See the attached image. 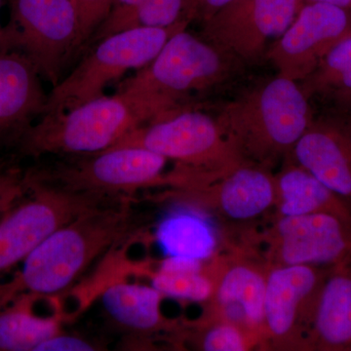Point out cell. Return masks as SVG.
I'll use <instances>...</instances> for the list:
<instances>
[{
  "label": "cell",
  "mask_w": 351,
  "mask_h": 351,
  "mask_svg": "<svg viewBox=\"0 0 351 351\" xmlns=\"http://www.w3.org/2000/svg\"><path fill=\"white\" fill-rule=\"evenodd\" d=\"M126 199L91 210L55 230L11 278L0 281V307L21 295L47 299L61 294L97 258L132 237L135 219Z\"/></svg>",
  "instance_id": "6da1fadb"
},
{
  "label": "cell",
  "mask_w": 351,
  "mask_h": 351,
  "mask_svg": "<svg viewBox=\"0 0 351 351\" xmlns=\"http://www.w3.org/2000/svg\"><path fill=\"white\" fill-rule=\"evenodd\" d=\"M309 101L299 83L277 75L245 90L215 117L245 162L274 171L313 122Z\"/></svg>",
  "instance_id": "7a4b0ae2"
},
{
  "label": "cell",
  "mask_w": 351,
  "mask_h": 351,
  "mask_svg": "<svg viewBox=\"0 0 351 351\" xmlns=\"http://www.w3.org/2000/svg\"><path fill=\"white\" fill-rule=\"evenodd\" d=\"M160 119L142 92L119 89L64 112L44 113L15 147L22 156H88L112 149L132 131Z\"/></svg>",
  "instance_id": "3957f363"
},
{
  "label": "cell",
  "mask_w": 351,
  "mask_h": 351,
  "mask_svg": "<svg viewBox=\"0 0 351 351\" xmlns=\"http://www.w3.org/2000/svg\"><path fill=\"white\" fill-rule=\"evenodd\" d=\"M243 64L218 47L184 29L176 32L158 55L119 89L142 92L160 110V119L202 101L239 77Z\"/></svg>",
  "instance_id": "277c9868"
},
{
  "label": "cell",
  "mask_w": 351,
  "mask_h": 351,
  "mask_svg": "<svg viewBox=\"0 0 351 351\" xmlns=\"http://www.w3.org/2000/svg\"><path fill=\"white\" fill-rule=\"evenodd\" d=\"M138 147L175 162L165 186H205L245 161L228 142L216 117L202 108H189L132 131L112 147Z\"/></svg>",
  "instance_id": "5b68a950"
},
{
  "label": "cell",
  "mask_w": 351,
  "mask_h": 351,
  "mask_svg": "<svg viewBox=\"0 0 351 351\" xmlns=\"http://www.w3.org/2000/svg\"><path fill=\"white\" fill-rule=\"evenodd\" d=\"M189 25L182 20L169 27H134L92 44L82 61L53 86L44 113L64 112L103 96L110 82L151 63L171 36Z\"/></svg>",
  "instance_id": "8992f818"
},
{
  "label": "cell",
  "mask_w": 351,
  "mask_h": 351,
  "mask_svg": "<svg viewBox=\"0 0 351 351\" xmlns=\"http://www.w3.org/2000/svg\"><path fill=\"white\" fill-rule=\"evenodd\" d=\"M25 186L0 219V277L5 276L55 230L120 198L78 193L41 181L25 170Z\"/></svg>",
  "instance_id": "52a82bcc"
},
{
  "label": "cell",
  "mask_w": 351,
  "mask_h": 351,
  "mask_svg": "<svg viewBox=\"0 0 351 351\" xmlns=\"http://www.w3.org/2000/svg\"><path fill=\"white\" fill-rule=\"evenodd\" d=\"M10 10L0 50L27 57L53 86L80 53V25L73 0H7Z\"/></svg>",
  "instance_id": "ba28073f"
},
{
  "label": "cell",
  "mask_w": 351,
  "mask_h": 351,
  "mask_svg": "<svg viewBox=\"0 0 351 351\" xmlns=\"http://www.w3.org/2000/svg\"><path fill=\"white\" fill-rule=\"evenodd\" d=\"M52 165L29 168L41 181L110 198H127L140 189L165 186L168 159L138 147H122L88 156H66Z\"/></svg>",
  "instance_id": "9c48e42d"
},
{
  "label": "cell",
  "mask_w": 351,
  "mask_h": 351,
  "mask_svg": "<svg viewBox=\"0 0 351 351\" xmlns=\"http://www.w3.org/2000/svg\"><path fill=\"white\" fill-rule=\"evenodd\" d=\"M270 269L286 265H334L351 256V225L329 214L271 217L242 237Z\"/></svg>",
  "instance_id": "30bf717a"
},
{
  "label": "cell",
  "mask_w": 351,
  "mask_h": 351,
  "mask_svg": "<svg viewBox=\"0 0 351 351\" xmlns=\"http://www.w3.org/2000/svg\"><path fill=\"white\" fill-rule=\"evenodd\" d=\"M161 197L204 208L218 219L225 239H234L271 218L276 178L272 170L244 162L205 186L170 189Z\"/></svg>",
  "instance_id": "8fae6325"
},
{
  "label": "cell",
  "mask_w": 351,
  "mask_h": 351,
  "mask_svg": "<svg viewBox=\"0 0 351 351\" xmlns=\"http://www.w3.org/2000/svg\"><path fill=\"white\" fill-rule=\"evenodd\" d=\"M206 265L214 280V293L196 321L234 323L258 336L263 350V304L269 265L257 249L243 243L226 244Z\"/></svg>",
  "instance_id": "7c38bea8"
},
{
  "label": "cell",
  "mask_w": 351,
  "mask_h": 351,
  "mask_svg": "<svg viewBox=\"0 0 351 351\" xmlns=\"http://www.w3.org/2000/svg\"><path fill=\"white\" fill-rule=\"evenodd\" d=\"M332 265L274 267L267 274L263 350L302 351Z\"/></svg>",
  "instance_id": "4fadbf2b"
},
{
  "label": "cell",
  "mask_w": 351,
  "mask_h": 351,
  "mask_svg": "<svg viewBox=\"0 0 351 351\" xmlns=\"http://www.w3.org/2000/svg\"><path fill=\"white\" fill-rule=\"evenodd\" d=\"M304 5V0H233L201 24V36L242 64L258 63Z\"/></svg>",
  "instance_id": "5bb4252c"
},
{
  "label": "cell",
  "mask_w": 351,
  "mask_h": 351,
  "mask_svg": "<svg viewBox=\"0 0 351 351\" xmlns=\"http://www.w3.org/2000/svg\"><path fill=\"white\" fill-rule=\"evenodd\" d=\"M351 36V10L325 3H304L294 22L270 46L265 58L277 75L295 82L313 73L339 41Z\"/></svg>",
  "instance_id": "9a60e30c"
},
{
  "label": "cell",
  "mask_w": 351,
  "mask_h": 351,
  "mask_svg": "<svg viewBox=\"0 0 351 351\" xmlns=\"http://www.w3.org/2000/svg\"><path fill=\"white\" fill-rule=\"evenodd\" d=\"M290 157L351 204V121L345 114L314 117Z\"/></svg>",
  "instance_id": "2e32d148"
},
{
  "label": "cell",
  "mask_w": 351,
  "mask_h": 351,
  "mask_svg": "<svg viewBox=\"0 0 351 351\" xmlns=\"http://www.w3.org/2000/svg\"><path fill=\"white\" fill-rule=\"evenodd\" d=\"M47 101L34 64L15 51L0 50V149H15L43 117Z\"/></svg>",
  "instance_id": "e0dca14e"
},
{
  "label": "cell",
  "mask_w": 351,
  "mask_h": 351,
  "mask_svg": "<svg viewBox=\"0 0 351 351\" xmlns=\"http://www.w3.org/2000/svg\"><path fill=\"white\" fill-rule=\"evenodd\" d=\"M163 297L152 285L115 281L101 290L100 299L108 321L132 339H149L162 332L182 338L186 324L164 317Z\"/></svg>",
  "instance_id": "ac0fdd59"
},
{
  "label": "cell",
  "mask_w": 351,
  "mask_h": 351,
  "mask_svg": "<svg viewBox=\"0 0 351 351\" xmlns=\"http://www.w3.org/2000/svg\"><path fill=\"white\" fill-rule=\"evenodd\" d=\"M158 221L156 243L165 257L211 260L225 248V233L218 219L204 208L173 200Z\"/></svg>",
  "instance_id": "d6986e66"
},
{
  "label": "cell",
  "mask_w": 351,
  "mask_h": 351,
  "mask_svg": "<svg viewBox=\"0 0 351 351\" xmlns=\"http://www.w3.org/2000/svg\"><path fill=\"white\" fill-rule=\"evenodd\" d=\"M351 346V256L330 267L302 351H348Z\"/></svg>",
  "instance_id": "ffe728a7"
},
{
  "label": "cell",
  "mask_w": 351,
  "mask_h": 351,
  "mask_svg": "<svg viewBox=\"0 0 351 351\" xmlns=\"http://www.w3.org/2000/svg\"><path fill=\"white\" fill-rule=\"evenodd\" d=\"M276 201L272 217L329 214L351 225V204L287 157L274 174Z\"/></svg>",
  "instance_id": "44dd1931"
},
{
  "label": "cell",
  "mask_w": 351,
  "mask_h": 351,
  "mask_svg": "<svg viewBox=\"0 0 351 351\" xmlns=\"http://www.w3.org/2000/svg\"><path fill=\"white\" fill-rule=\"evenodd\" d=\"M43 298L21 295L0 307V351H36L38 346L62 332L64 314L40 315L34 302Z\"/></svg>",
  "instance_id": "7402d4cb"
},
{
  "label": "cell",
  "mask_w": 351,
  "mask_h": 351,
  "mask_svg": "<svg viewBox=\"0 0 351 351\" xmlns=\"http://www.w3.org/2000/svg\"><path fill=\"white\" fill-rule=\"evenodd\" d=\"M307 98L331 101L339 110L351 99V36L334 46L313 73L298 82Z\"/></svg>",
  "instance_id": "603a6c76"
},
{
  "label": "cell",
  "mask_w": 351,
  "mask_h": 351,
  "mask_svg": "<svg viewBox=\"0 0 351 351\" xmlns=\"http://www.w3.org/2000/svg\"><path fill=\"white\" fill-rule=\"evenodd\" d=\"M186 330L189 341L196 350L203 351H247L254 348L262 350V343L258 336L244 328L228 322L213 320L188 324Z\"/></svg>",
  "instance_id": "cb8c5ba5"
},
{
  "label": "cell",
  "mask_w": 351,
  "mask_h": 351,
  "mask_svg": "<svg viewBox=\"0 0 351 351\" xmlns=\"http://www.w3.org/2000/svg\"><path fill=\"white\" fill-rule=\"evenodd\" d=\"M152 284L164 297L174 298L180 301L205 302L211 299L214 293L213 278L205 269L199 272H154Z\"/></svg>",
  "instance_id": "d4e9b609"
},
{
  "label": "cell",
  "mask_w": 351,
  "mask_h": 351,
  "mask_svg": "<svg viewBox=\"0 0 351 351\" xmlns=\"http://www.w3.org/2000/svg\"><path fill=\"white\" fill-rule=\"evenodd\" d=\"M184 0H147L132 18L134 27H169L182 21Z\"/></svg>",
  "instance_id": "484cf974"
},
{
  "label": "cell",
  "mask_w": 351,
  "mask_h": 351,
  "mask_svg": "<svg viewBox=\"0 0 351 351\" xmlns=\"http://www.w3.org/2000/svg\"><path fill=\"white\" fill-rule=\"evenodd\" d=\"M114 0H73L80 25V52L86 49L95 32L108 17Z\"/></svg>",
  "instance_id": "4316f807"
},
{
  "label": "cell",
  "mask_w": 351,
  "mask_h": 351,
  "mask_svg": "<svg viewBox=\"0 0 351 351\" xmlns=\"http://www.w3.org/2000/svg\"><path fill=\"white\" fill-rule=\"evenodd\" d=\"M145 1L147 0H114L108 17L95 32L87 48L108 36L127 31L132 18Z\"/></svg>",
  "instance_id": "83f0119b"
},
{
  "label": "cell",
  "mask_w": 351,
  "mask_h": 351,
  "mask_svg": "<svg viewBox=\"0 0 351 351\" xmlns=\"http://www.w3.org/2000/svg\"><path fill=\"white\" fill-rule=\"evenodd\" d=\"M25 173L10 161H0V219L24 191Z\"/></svg>",
  "instance_id": "f1b7e54d"
},
{
  "label": "cell",
  "mask_w": 351,
  "mask_h": 351,
  "mask_svg": "<svg viewBox=\"0 0 351 351\" xmlns=\"http://www.w3.org/2000/svg\"><path fill=\"white\" fill-rule=\"evenodd\" d=\"M233 0H184L182 20L202 24Z\"/></svg>",
  "instance_id": "f546056e"
},
{
  "label": "cell",
  "mask_w": 351,
  "mask_h": 351,
  "mask_svg": "<svg viewBox=\"0 0 351 351\" xmlns=\"http://www.w3.org/2000/svg\"><path fill=\"white\" fill-rule=\"evenodd\" d=\"M98 348L90 339L61 332L38 346L36 351H93Z\"/></svg>",
  "instance_id": "4dcf8cb0"
},
{
  "label": "cell",
  "mask_w": 351,
  "mask_h": 351,
  "mask_svg": "<svg viewBox=\"0 0 351 351\" xmlns=\"http://www.w3.org/2000/svg\"><path fill=\"white\" fill-rule=\"evenodd\" d=\"M304 3H325L351 10V0H304Z\"/></svg>",
  "instance_id": "1f68e13d"
},
{
  "label": "cell",
  "mask_w": 351,
  "mask_h": 351,
  "mask_svg": "<svg viewBox=\"0 0 351 351\" xmlns=\"http://www.w3.org/2000/svg\"><path fill=\"white\" fill-rule=\"evenodd\" d=\"M2 3L3 0H0V13H1ZM2 31H3V25L1 24V16H0V38H1Z\"/></svg>",
  "instance_id": "d6a6232c"
},
{
  "label": "cell",
  "mask_w": 351,
  "mask_h": 351,
  "mask_svg": "<svg viewBox=\"0 0 351 351\" xmlns=\"http://www.w3.org/2000/svg\"><path fill=\"white\" fill-rule=\"evenodd\" d=\"M351 110V99H350V101H348V103L346 104V107L341 108V110H341V112H346V110Z\"/></svg>",
  "instance_id": "836d02e7"
},
{
  "label": "cell",
  "mask_w": 351,
  "mask_h": 351,
  "mask_svg": "<svg viewBox=\"0 0 351 351\" xmlns=\"http://www.w3.org/2000/svg\"><path fill=\"white\" fill-rule=\"evenodd\" d=\"M341 113H343V114H345L346 117H348V119L351 121V110H346V112H341Z\"/></svg>",
  "instance_id": "e575fe53"
},
{
  "label": "cell",
  "mask_w": 351,
  "mask_h": 351,
  "mask_svg": "<svg viewBox=\"0 0 351 351\" xmlns=\"http://www.w3.org/2000/svg\"><path fill=\"white\" fill-rule=\"evenodd\" d=\"M348 351H351V346H350V350H348Z\"/></svg>",
  "instance_id": "d590c367"
}]
</instances>
